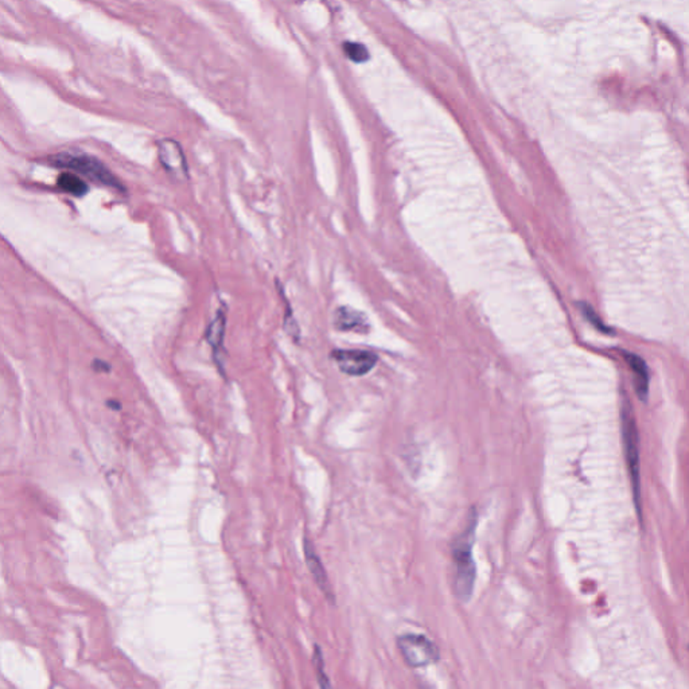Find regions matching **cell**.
Masks as SVG:
<instances>
[{"instance_id":"obj_9","label":"cell","mask_w":689,"mask_h":689,"mask_svg":"<svg viewBox=\"0 0 689 689\" xmlns=\"http://www.w3.org/2000/svg\"><path fill=\"white\" fill-rule=\"evenodd\" d=\"M225 314L219 310L216 315V318L210 322L207 330H206V340L209 344L213 347L215 352H221L224 344V335H225Z\"/></svg>"},{"instance_id":"obj_5","label":"cell","mask_w":689,"mask_h":689,"mask_svg":"<svg viewBox=\"0 0 689 689\" xmlns=\"http://www.w3.org/2000/svg\"><path fill=\"white\" fill-rule=\"evenodd\" d=\"M624 438H625L626 460H627L629 472L631 475L634 494L637 497V505L639 509V440H637L636 423L631 416L630 408H624Z\"/></svg>"},{"instance_id":"obj_13","label":"cell","mask_w":689,"mask_h":689,"mask_svg":"<svg viewBox=\"0 0 689 689\" xmlns=\"http://www.w3.org/2000/svg\"><path fill=\"white\" fill-rule=\"evenodd\" d=\"M93 367H94V369L97 370V371H108L109 370V365L105 364L102 359H96L94 364H93Z\"/></svg>"},{"instance_id":"obj_2","label":"cell","mask_w":689,"mask_h":689,"mask_svg":"<svg viewBox=\"0 0 689 689\" xmlns=\"http://www.w3.org/2000/svg\"><path fill=\"white\" fill-rule=\"evenodd\" d=\"M477 528V519H472V523L466 532L460 537L454 546V559L457 565L455 576V591L462 600H467L472 595L474 580H475V564L472 562V541Z\"/></svg>"},{"instance_id":"obj_6","label":"cell","mask_w":689,"mask_h":689,"mask_svg":"<svg viewBox=\"0 0 689 689\" xmlns=\"http://www.w3.org/2000/svg\"><path fill=\"white\" fill-rule=\"evenodd\" d=\"M159 161L171 175L175 178L188 179L189 167L182 151V147L173 139H163L158 143Z\"/></svg>"},{"instance_id":"obj_3","label":"cell","mask_w":689,"mask_h":689,"mask_svg":"<svg viewBox=\"0 0 689 689\" xmlns=\"http://www.w3.org/2000/svg\"><path fill=\"white\" fill-rule=\"evenodd\" d=\"M397 644L404 660L412 668H423L434 664L439 658V651L434 642L424 636L406 634L398 639Z\"/></svg>"},{"instance_id":"obj_11","label":"cell","mask_w":689,"mask_h":689,"mask_svg":"<svg viewBox=\"0 0 689 689\" xmlns=\"http://www.w3.org/2000/svg\"><path fill=\"white\" fill-rule=\"evenodd\" d=\"M344 51L346 57L356 64H362L369 60V51L362 43L347 40L344 43Z\"/></svg>"},{"instance_id":"obj_10","label":"cell","mask_w":689,"mask_h":689,"mask_svg":"<svg viewBox=\"0 0 689 689\" xmlns=\"http://www.w3.org/2000/svg\"><path fill=\"white\" fill-rule=\"evenodd\" d=\"M58 186L65 192H70V194L77 195V197H81L88 192L87 183L82 179L78 178L77 175L70 174V173L63 174L58 178Z\"/></svg>"},{"instance_id":"obj_7","label":"cell","mask_w":689,"mask_h":689,"mask_svg":"<svg viewBox=\"0 0 689 689\" xmlns=\"http://www.w3.org/2000/svg\"><path fill=\"white\" fill-rule=\"evenodd\" d=\"M334 326L341 332H354L365 334L370 330L367 317L352 307L341 306L337 308L334 315Z\"/></svg>"},{"instance_id":"obj_1","label":"cell","mask_w":689,"mask_h":689,"mask_svg":"<svg viewBox=\"0 0 689 689\" xmlns=\"http://www.w3.org/2000/svg\"><path fill=\"white\" fill-rule=\"evenodd\" d=\"M50 162L55 166L67 168L76 171L87 178L92 179L96 183H102L104 186H109L117 190H123L121 183L117 180L115 175L108 170V167L102 165V162L93 156L85 153H57L51 156Z\"/></svg>"},{"instance_id":"obj_4","label":"cell","mask_w":689,"mask_h":689,"mask_svg":"<svg viewBox=\"0 0 689 689\" xmlns=\"http://www.w3.org/2000/svg\"><path fill=\"white\" fill-rule=\"evenodd\" d=\"M332 358L342 373L353 377L368 374L379 361L376 353L362 349H335Z\"/></svg>"},{"instance_id":"obj_12","label":"cell","mask_w":689,"mask_h":689,"mask_svg":"<svg viewBox=\"0 0 689 689\" xmlns=\"http://www.w3.org/2000/svg\"><path fill=\"white\" fill-rule=\"evenodd\" d=\"M306 555L307 562H308V565H310L313 574L315 575L317 582L320 583L322 588H325L323 583H326V575L323 573V568L320 567V559L314 555V552L311 550V548H306Z\"/></svg>"},{"instance_id":"obj_14","label":"cell","mask_w":689,"mask_h":689,"mask_svg":"<svg viewBox=\"0 0 689 689\" xmlns=\"http://www.w3.org/2000/svg\"><path fill=\"white\" fill-rule=\"evenodd\" d=\"M108 406H109V407H114L115 409L120 408V406H117V403H115V401H109V403H108Z\"/></svg>"},{"instance_id":"obj_8","label":"cell","mask_w":689,"mask_h":689,"mask_svg":"<svg viewBox=\"0 0 689 689\" xmlns=\"http://www.w3.org/2000/svg\"><path fill=\"white\" fill-rule=\"evenodd\" d=\"M629 357V362H630V367H631V370L634 373V377H636V389H637V394H639V398L641 400H645L648 397V386H649V376H648V368L645 365V362L641 359V358L637 357V356H627Z\"/></svg>"}]
</instances>
